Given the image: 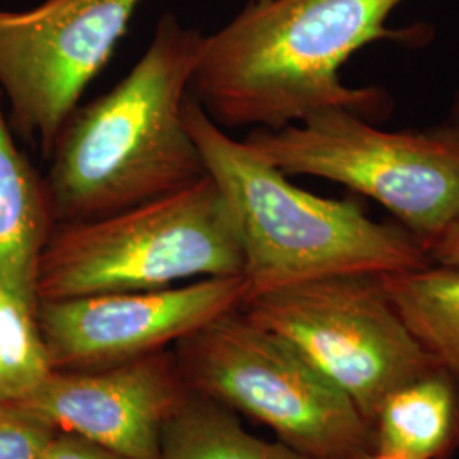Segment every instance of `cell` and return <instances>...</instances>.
Returning <instances> with one entry per match:
<instances>
[{
  "mask_svg": "<svg viewBox=\"0 0 459 459\" xmlns=\"http://www.w3.org/2000/svg\"><path fill=\"white\" fill-rule=\"evenodd\" d=\"M403 0H248L203 39L189 94L221 128L279 130L327 109L375 116L388 104L377 87H349L341 68L381 39Z\"/></svg>",
  "mask_w": 459,
  "mask_h": 459,
  "instance_id": "1",
  "label": "cell"
},
{
  "mask_svg": "<svg viewBox=\"0 0 459 459\" xmlns=\"http://www.w3.org/2000/svg\"><path fill=\"white\" fill-rule=\"evenodd\" d=\"M203 39L165 13L132 70L68 117L45 176L56 225L116 213L208 176L184 116Z\"/></svg>",
  "mask_w": 459,
  "mask_h": 459,
  "instance_id": "2",
  "label": "cell"
},
{
  "mask_svg": "<svg viewBox=\"0 0 459 459\" xmlns=\"http://www.w3.org/2000/svg\"><path fill=\"white\" fill-rule=\"evenodd\" d=\"M184 116L240 238L246 301L313 279L383 276L429 264L411 231L377 223L351 199L296 187L244 140L216 125L191 94Z\"/></svg>",
  "mask_w": 459,
  "mask_h": 459,
  "instance_id": "3",
  "label": "cell"
},
{
  "mask_svg": "<svg viewBox=\"0 0 459 459\" xmlns=\"http://www.w3.org/2000/svg\"><path fill=\"white\" fill-rule=\"evenodd\" d=\"M244 274L240 238L213 179L92 220L58 223L41 252L38 301L147 291Z\"/></svg>",
  "mask_w": 459,
  "mask_h": 459,
  "instance_id": "4",
  "label": "cell"
},
{
  "mask_svg": "<svg viewBox=\"0 0 459 459\" xmlns=\"http://www.w3.org/2000/svg\"><path fill=\"white\" fill-rule=\"evenodd\" d=\"M191 394L269 427L312 459H356L373 447L354 403L295 345L242 308L216 316L172 347Z\"/></svg>",
  "mask_w": 459,
  "mask_h": 459,
  "instance_id": "5",
  "label": "cell"
},
{
  "mask_svg": "<svg viewBox=\"0 0 459 459\" xmlns=\"http://www.w3.org/2000/svg\"><path fill=\"white\" fill-rule=\"evenodd\" d=\"M244 142L284 176L375 199L422 248L459 213V128L385 132L354 111L327 109Z\"/></svg>",
  "mask_w": 459,
  "mask_h": 459,
  "instance_id": "6",
  "label": "cell"
},
{
  "mask_svg": "<svg viewBox=\"0 0 459 459\" xmlns=\"http://www.w3.org/2000/svg\"><path fill=\"white\" fill-rule=\"evenodd\" d=\"M240 308L295 345L369 427L394 388L437 366L377 274L305 281L248 298Z\"/></svg>",
  "mask_w": 459,
  "mask_h": 459,
  "instance_id": "7",
  "label": "cell"
},
{
  "mask_svg": "<svg viewBox=\"0 0 459 459\" xmlns=\"http://www.w3.org/2000/svg\"><path fill=\"white\" fill-rule=\"evenodd\" d=\"M143 2L45 0L0 9V92L14 128L45 159Z\"/></svg>",
  "mask_w": 459,
  "mask_h": 459,
  "instance_id": "8",
  "label": "cell"
},
{
  "mask_svg": "<svg viewBox=\"0 0 459 459\" xmlns=\"http://www.w3.org/2000/svg\"><path fill=\"white\" fill-rule=\"evenodd\" d=\"M244 276L181 286L38 301L53 371H91L170 349L246 301Z\"/></svg>",
  "mask_w": 459,
  "mask_h": 459,
  "instance_id": "9",
  "label": "cell"
},
{
  "mask_svg": "<svg viewBox=\"0 0 459 459\" xmlns=\"http://www.w3.org/2000/svg\"><path fill=\"white\" fill-rule=\"evenodd\" d=\"M189 394L170 347L100 369L51 371L17 402L126 458L160 459L165 427Z\"/></svg>",
  "mask_w": 459,
  "mask_h": 459,
  "instance_id": "10",
  "label": "cell"
},
{
  "mask_svg": "<svg viewBox=\"0 0 459 459\" xmlns=\"http://www.w3.org/2000/svg\"><path fill=\"white\" fill-rule=\"evenodd\" d=\"M55 225L45 178L17 147L0 92V288L38 303L36 271Z\"/></svg>",
  "mask_w": 459,
  "mask_h": 459,
  "instance_id": "11",
  "label": "cell"
},
{
  "mask_svg": "<svg viewBox=\"0 0 459 459\" xmlns=\"http://www.w3.org/2000/svg\"><path fill=\"white\" fill-rule=\"evenodd\" d=\"M373 447L411 459H447L459 447V390L439 366L388 394L371 424Z\"/></svg>",
  "mask_w": 459,
  "mask_h": 459,
  "instance_id": "12",
  "label": "cell"
},
{
  "mask_svg": "<svg viewBox=\"0 0 459 459\" xmlns=\"http://www.w3.org/2000/svg\"><path fill=\"white\" fill-rule=\"evenodd\" d=\"M381 281L396 312L459 390V269L429 263Z\"/></svg>",
  "mask_w": 459,
  "mask_h": 459,
  "instance_id": "13",
  "label": "cell"
},
{
  "mask_svg": "<svg viewBox=\"0 0 459 459\" xmlns=\"http://www.w3.org/2000/svg\"><path fill=\"white\" fill-rule=\"evenodd\" d=\"M160 459L312 458L281 441L252 436L235 411L191 394L165 427Z\"/></svg>",
  "mask_w": 459,
  "mask_h": 459,
  "instance_id": "14",
  "label": "cell"
},
{
  "mask_svg": "<svg viewBox=\"0 0 459 459\" xmlns=\"http://www.w3.org/2000/svg\"><path fill=\"white\" fill-rule=\"evenodd\" d=\"M36 305L0 288V400H22L48 377Z\"/></svg>",
  "mask_w": 459,
  "mask_h": 459,
  "instance_id": "15",
  "label": "cell"
},
{
  "mask_svg": "<svg viewBox=\"0 0 459 459\" xmlns=\"http://www.w3.org/2000/svg\"><path fill=\"white\" fill-rule=\"evenodd\" d=\"M58 429L22 402L0 400V459H39Z\"/></svg>",
  "mask_w": 459,
  "mask_h": 459,
  "instance_id": "16",
  "label": "cell"
},
{
  "mask_svg": "<svg viewBox=\"0 0 459 459\" xmlns=\"http://www.w3.org/2000/svg\"><path fill=\"white\" fill-rule=\"evenodd\" d=\"M39 459H130L74 432L56 430Z\"/></svg>",
  "mask_w": 459,
  "mask_h": 459,
  "instance_id": "17",
  "label": "cell"
},
{
  "mask_svg": "<svg viewBox=\"0 0 459 459\" xmlns=\"http://www.w3.org/2000/svg\"><path fill=\"white\" fill-rule=\"evenodd\" d=\"M427 261L459 269V213L446 229L424 246Z\"/></svg>",
  "mask_w": 459,
  "mask_h": 459,
  "instance_id": "18",
  "label": "cell"
},
{
  "mask_svg": "<svg viewBox=\"0 0 459 459\" xmlns=\"http://www.w3.org/2000/svg\"><path fill=\"white\" fill-rule=\"evenodd\" d=\"M356 459H411L402 456V455H396V453H388V451H381L377 447H371L368 451H364L359 458Z\"/></svg>",
  "mask_w": 459,
  "mask_h": 459,
  "instance_id": "19",
  "label": "cell"
}]
</instances>
